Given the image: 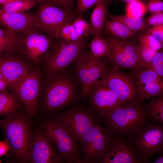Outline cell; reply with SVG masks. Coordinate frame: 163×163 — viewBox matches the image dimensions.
<instances>
[{
  "label": "cell",
  "instance_id": "cell-1",
  "mask_svg": "<svg viewBox=\"0 0 163 163\" xmlns=\"http://www.w3.org/2000/svg\"><path fill=\"white\" fill-rule=\"evenodd\" d=\"M145 106L141 101L121 105L102 118L106 127L115 136H129L149 123Z\"/></svg>",
  "mask_w": 163,
  "mask_h": 163
},
{
  "label": "cell",
  "instance_id": "cell-2",
  "mask_svg": "<svg viewBox=\"0 0 163 163\" xmlns=\"http://www.w3.org/2000/svg\"><path fill=\"white\" fill-rule=\"evenodd\" d=\"M0 127L16 159L21 162H28L34 133L27 116L18 111L1 120Z\"/></svg>",
  "mask_w": 163,
  "mask_h": 163
},
{
  "label": "cell",
  "instance_id": "cell-3",
  "mask_svg": "<svg viewBox=\"0 0 163 163\" xmlns=\"http://www.w3.org/2000/svg\"><path fill=\"white\" fill-rule=\"evenodd\" d=\"M54 40L35 26L15 35L13 54L27 62L39 64L44 60Z\"/></svg>",
  "mask_w": 163,
  "mask_h": 163
},
{
  "label": "cell",
  "instance_id": "cell-4",
  "mask_svg": "<svg viewBox=\"0 0 163 163\" xmlns=\"http://www.w3.org/2000/svg\"><path fill=\"white\" fill-rule=\"evenodd\" d=\"M42 131L63 162H82L78 141L55 117L45 121Z\"/></svg>",
  "mask_w": 163,
  "mask_h": 163
},
{
  "label": "cell",
  "instance_id": "cell-5",
  "mask_svg": "<svg viewBox=\"0 0 163 163\" xmlns=\"http://www.w3.org/2000/svg\"><path fill=\"white\" fill-rule=\"evenodd\" d=\"M87 40H54L44 61L46 74L50 75L65 71L70 65L76 62L85 50Z\"/></svg>",
  "mask_w": 163,
  "mask_h": 163
},
{
  "label": "cell",
  "instance_id": "cell-6",
  "mask_svg": "<svg viewBox=\"0 0 163 163\" xmlns=\"http://www.w3.org/2000/svg\"><path fill=\"white\" fill-rule=\"evenodd\" d=\"M129 142L135 149L140 163L150 162L155 154L163 152V126L152 121L138 132L129 136Z\"/></svg>",
  "mask_w": 163,
  "mask_h": 163
},
{
  "label": "cell",
  "instance_id": "cell-7",
  "mask_svg": "<svg viewBox=\"0 0 163 163\" xmlns=\"http://www.w3.org/2000/svg\"><path fill=\"white\" fill-rule=\"evenodd\" d=\"M96 120L80 142L83 157L82 162L101 163L115 136Z\"/></svg>",
  "mask_w": 163,
  "mask_h": 163
},
{
  "label": "cell",
  "instance_id": "cell-8",
  "mask_svg": "<svg viewBox=\"0 0 163 163\" xmlns=\"http://www.w3.org/2000/svg\"><path fill=\"white\" fill-rule=\"evenodd\" d=\"M43 97V103L48 111H53L71 103L75 94L74 82L65 71L50 75Z\"/></svg>",
  "mask_w": 163,
  "mask_h": 163
},
{
  "label": "cell",
  "instance_id": "cell-9",
  "mask_svg": "<svg viewBox=\"0 0 163 163\" xmlns=\"http://www.w3.org/2000/svg\"><path fill=\"white\" fill-rule=\"evenodd\" d=\"M38 6L34 13V26L50 37L60 27L76 17L72 9L56 6L45 0H42Z\"/></svg>",
  "mask_w": 163,
  "mask_h": 163
},
{
  "label": "cell",
  "instance_id": "cell-10",
  "mask_svg": "<svg viewBox=\"0 0 163 163\" xmlns=\"http://www.w3.org/2000/svg\"><path fill=\"white\" fill-rule=\"evenodd\" d=\"M100 80L115 93L121 105L142 102L136 81L130 73H123L110 66Z\"/></svg>",
  "mask_w": 163,
  "mask_h": 163
},
{
  "label": "cell",
  "instance_id": "cell-11",
  "mask_svg": "<svg viewBox=\"0 0 163 163\" xmlns=\"http://www.w3.org/2000/svg\"><path fill=\"white\" fill-rule=\"evenodd\" d=\"M41 76V74L37 70H30L9 86L11 92L24 105L29 116L35 115L39 110L38 97Z\"/></svg>",
  "mask_w": 163,
  "mask_h": 163
},
{
  "label": "cell",
  "instance_id": "cell-12",
  "mask_svg": "<svg viewBox=\"0 0 163 163\" xmlns=\"http://www.w3.org/2000/svg\"><path fill=\"white\" fill-rule=\"evenodd\" d=\"M76 72L80 83L81 93L87 97L91 86L101 79L110 67L107 59H96L84 50L76 62Z\"/></svg>",
  "mask_w": 163,
  "mask_h": 163
},
{
  "label": "cell",
  "instance_id": "cell-13",
  "mask_svg": "<svg viewBox=\"0 0 163 163\" xmlns=\"http://www.w3.org/2000/svg\"><path fill=\"white\" fill-rule=\"evenodd\" d=\"M87 97L100 118L104 117L121 105L115 93L100 80L91 86Z\"/></svg>",
  "mask_w": 163,
  "mask_h": 163
},
{
  "label": "cell",
  "instance_id": "cell-14",
  "mask_svg": "<svg viewBox=\"0 0 163 163\" xmlns=\"http://www.w3.org/2000/svg\"><path fill=\"white\" fill-rule=\"evenodd\" d=\"M55 117L79 141L96 120L90 113L77 107L71 108Z\"/></svg>",
  "mask_w": 163,
  "mask_h": 163
},
{
  "label": "cell",
  "instance_id": "cell-15",
  "mask_svg": "<svg viewBox=\"0 0 163 163\" xmlns=\"http://www.w3.org/2000/svg\"><path fill=\"white\" fill-rule=\"evenodd\" d=\"M28 161L33 163L63 162L40 130L34 133L30 148Z\"/></svg>",
  "mask_w": 163,
  "mask_h": 163
},
{
  "label": "cell",
  "instance_id": "cell-16",
  "mask_svg": "<svg viewBox=\"0 0 163 163\" xmlns=\"http://www.w3.org/2000/svg\"><path fill=\"white\" fill-rule=\"evenodd\" d=\"M101 163L140 162L134 147L123 136H115Z\"/></svg>",
  "mask_w": 163,
  "mask_h": 163
},
{
  "label": "cell",
  "instance_id": "cell-17",
  "mask_svg": "<svg viewBox=\"0 0 163 163\" xmlns=\"http://www.w3.org/2000/svg\"><path fill=\"white\" fill-rule=\"evenodd\" d=\"M27 63L14 54L0 56V73L10 85L30 71Z\"/></svg>",
  "mask_w": 163,
  "mask_h": 163
},
{
  "label": "cell",
  "instance_id": "cell-18",
  "mask_svg": "<svg viewBox=\"0 0 163 163\" xmlns=\"http://www.w3.org/2000/svg\"><path fill=\"white\" fill-rule=\"evenodd\" d=\"M34 13H17L0 10V27L14 35L34 26Z\"/></svg>",
  "mask_w": 163,
  "mask_h": 163
},
{
  "label": "cell",
  "instance_id": "cell-19",
  "mask_svg": "<svg viewBox=\"0 0 163 163\" xmlns=\"http://www.w3.org/2000/svg\"><path fill=\"white\" fill-rule=\"evenodd\" d=\"M103 31L106 36L119 40H131L138 33L131 30L120 22L109 18L106 20Z\"/></svg>",
  "mask_w": 163,
  "mask_h": 163
},
{
  "label": "cell",
  "instance_id": "cell-20",
  "mask_svg": "<svg viewBox=\"0 0 163 163\" xmlns=\"http://www.w3.org/2000/svg\"><path fill=\"white\" fill-rule=\"evenodd\" d=\"M90 17L91 35L101 36L107 13L106 0H101L95 5Z\"/></svg>",
  "mask_w": 163,
  "mask_h": 163
},
{
  "label": "cell",
  "instance_id": "cell-21",
  "mask_svg": "<svg viewBox=\"0 0 163 163\" xmlns=\"http://www.w3.org/2000/svg\"><path fill=\"white\" fill-rule=\"evenodd\" d=\"M112 47L110 55L107 58L110 66L131 71L141 69L138 64L129 56L117 48Z\"/></svg>",
  "mask_w": 163,
  "mask_h": 163
},
{
  "label": "cell",
  "instance_id": "cell-22",
  "mask_svg": "<svg viewBox=\"0 0 163 163\" xmlns=\"http://www.w3.org/2000/svg\"><path fill=\"white\" fill-rule=\"evenodd\" d=\"M112 46L106 38L101 36H94L90 43V55L94 58L101 59L107 58L112 49Z\"/></svg>",
  "mask_w": 163,
  "mask_h": 163
},
{
  "label": "cell",
  "instance_id": "cell-23",
  "mask_svg": "<svg viewBox=\"0 0 163 163\" xmlns=\"http://www.w3.org/2000/svg\"><path fill=\"white\" fill-rule=\"evenodd\" d=\"M19 102L11 92L0 91V116L6 117L18 111Z\"/></svg>",
  "mask_w": 163,
  "mask_h": 163
},
{
  "label": "cell",
  "instance_id": "cell-24",
  "mask_svg": "<svg viewBox=\"0 0 163 163\" xmlns=\"http://www.w3.org/2000/svg\"><path fill=\"white\" fill-rule=\"evenodd\" d=\"M72 21L64 24L60 27L51 37L54 40H60L70 42L85 39L82 38L79 35L72 23Z\"/></svg>",
  "mask_w": 163,
  "mask_h": 163
},
{
  "label": "cell",
  "instance_id": "cell-25",
  "mask_svg": "<svg viewBox=\"0 0 163 163\" xmlns=\"http://www.w3.org/2000/svg\"><path fill=\"white\" fill-rule=\"evenodd\" d=\"M108 18L119 21L131 30L139 32L146 30L145 19L142 17L134 18L126 14L122 15L110 14Z\"/></svg>",
  "mask_w": 163,
  "mask_h": 163
},
{
  "label": "cell",
  "instance_id": "cell-26",
  "mask_svg": "<svg viewBox=\"0 0 163 163\" xmlns=\"http://www.w3.org/2000/svg\"><path fill=\"white\" fill-rule=\"evenodd\" d=\"M38 4L34 0H18L1 5L0 10L9 12L25 13L38 6Z\"/></svg>",
  "mask_w": 163,
  "mask_h": 163
},
{
  "label": "cell",
  "instance_id": "cell-27",
  "mask_svg": "<svg viewBox=\"0 0 163 163\" xmlns=\"http://www.w3.org/2000/svg\"><path fill=\"white\" fill-rule=\"evenodd\" d=\"M130 73L135 79L137 88L151 83L163 82V79L149 68L131 71Z\"/></svg>",
  "mask_w": 163,
  "mask_h": 163
},
{
  "label": "cell",
  "instance_id": "cell-28",
  "mask_svg": "<svg viewBox=\"0 0 163 163\" xmlns=\"http://www.w3.org/2000/svg\"><path fill=\"white\" fill-rule=\"evenodd\" d=\"M147 113L152 121L163 122V95L150 100L146 105Z\"/></svg>",
  "mask_w": 163,
  "mask_h": 163
},
{
  "label": "cell",
  "instance_id": "cell-29",
  "mask_svg": "<svg viewBox=\"0 0 163 163\" xmlns=\"http://www.w3.org/2000/svg\"><path fill=\"white\" fill-rule=\"evenodd\" d=\"M140 100L163 95V82L151 83L138 87Z\"/></svg>",
  "mask_w": 163,
  "mask_h": 163
},
{
  "label": "cell",
  "instance_id": "cell-30",
  "mask_svg": "<svg viewBox=\"0 0 163 163\" xmlns=\"http://www.w3.org/2000/svg\"><path fill=\"white\" fill-rule=\"evenodd\" d=\"M137 49L141 69L147 68L158 51L155 50L138 43Z\"/></svg>",
  "mask_w": 163,
  "mask_h": 163
},
{
  "label": "cell",
  "instance_id": "cell-31",
  "mask_svg": "<svg viewBox=\"0 0 163 163\" xmlns=\"http://www.w3.org/2000/svg\"><path fill=\"white\" fill-rule=\"evenodd\" d=\"M126 14L134 18L142 17L147 13L146 5L139 0L128 2L126 9Z\"/></svg>",
  "mask_w": 163,
  "mask_h": 163
},
{
  "label": "cell",
  "instance_id": "cell-32",
  "mask_svg": "<svg viewBox=\"0 0 163 163\" xmlns=\"http://www.w3.org/2000/svg\"><path fill=\"white\" fill-rule=\"evenodd\" d=\"M137 36L139 43L142 45L158 51L163 48V44L145 32H141Z\"/></svg>",
  "mask_w": 163,
  "mask_h": 163
},
{
  "label": "cell",
  "instance_id": "cell-33",
  "mask_svg": "<svg viewBox=\"0 0 163 163\" xmlns=\"http://www.w3.org/2000/svg\"><path fill=\"white\" fill-rule=\"evenodd\" d=\"M72 23L79 35L82 38H88L91 35L90 23L80 16H78L72 21Z\"/></svg>",
  "mask_w": 163,
  "mask_h": 163
},
{
  "label": "cell",
  "instance_id": "cell-34",
  "mask_svg": "<svg viewBox=\"0 0 163 163\" xmlns=\"http://www.w3.org/2000/svg\"><path fill=\"white\" fill-rule=\"evenodd\" d=\"M15 46V36L0 39V56L12 54Z\"/></svg>",
  "mask_w": 163,
  "mask_h": 163
},
{
  "label": "cell",
  "instance_id": "cell-35",
  "mask_svg": "<svg viewBox=\"0 0 163 163\" xmlns=\"http://www.w3.org/2000/svg\"><path fill=\"white\" fill-rule=\"evenodd\" d=\"M147 68L154 71L160 77H163V51L159 50Z\"/></svg>",
  "mask_w": 163,
  "mask_h": 163
},
{
  "label": "cell",
  "instance_id": "cell-36",
  "mask_svg": "<svg viewBox=\"0 0 163 163\" xmlns=\"http://www.w3.org/2000/svg\"><path fill=\"white\" fill-rule=\"evenodd\" d=\"M101 0H77L75 14H77L78 16H80L95 5Z\"/></svg>",
  "mask_w": 163,
  "mask_h": 163
},
{
  "label": "cell",
  "instance_id": "cell-37",
  "mask_svg": "<svg viewBox=\"0 0 163 163\" xmlns=\"http://www.w3.org/2000/svg\"><path fill=\"white\" fill-rule=\"evenodd\" d=\"M145 24L146 30L150 27L163 24V12L152 14L145 19Z\"/></svg>",
  "mask_w": 163,
  "mask_h": 163
},
{
  "label": "cell",
  "instance_id": "cell-38",
  "mask_svg": "<svg viewBox=\"0 0 163 163\" xmlns=\"http://www.w3.org/2000/svg\"><path fill=\"white\" fill-rule=\"evenodd\" d=\"M144 32L163 44V24L150 27Z\"/></svg>",
  "mask_w": 163,
  "mask_h": 163
},
{
  "label": "cell",
  "instance_id": "cell-39",
  "mask_svg": "<svg viewBox=\"0 0 163 163\" xmlns=\"http://www.w3.org/2000/svg\"><path fill=\"white\" fill-rule=\"evenodd\" d=\"M146 6L147 11L152 14L163 12V2L161 0H150Z\"/></svg>",
  "mask_w": 163,
  "mask_h": 163
},
{
  "label": "cell",
  "instance_id": "cell-40",
  "mask_svg": "<svg viewBox=\"0 0 163 163\" xmlns=\"http://www.w3.org/2000/svg\"><path fill=\"white\" fill-rule=\"evenodd\" d=\"M56 6L72 9L74 0H45Z\"/></svg>",
  "mask_w": 163,
  "mask_h": 163
},
{
  "label": "cell",
  "instance_id": "cell-41",
  "mask_svg": "<svg viewBox=\"0 0 163 163\" xmlns=\"http://www.w3.org/2000/svg\"><path fill=\"white\" fill-rule=\"evenodd\" d=\"M10 150V146L5 139L0 141V156L6 155Z\"/></svg>",
  "mask_w": 163,
  "mask_h": 163
},
{
  "label": "cell",
  "instance_id": "cell-42",
  "mask_svg": "<svg viewBox=\"0 0 163 163\" xmlns=\"http://www.w3.org/2000/svg\"><path fill=\"white\" fill-rule=\"evenodd\" d=\"M9 85L8 82L0 73V91L7 90Z\"/></svg>",
  "mask_w": 163,
  "mask_h": 163
},
{
  "label": "cell",
  "instance_id": "cell-43",
  "mask_svg": "<svg viewBox=\"0 0 163 163\" xmlns=\"http://www.w3.org/2000/svg\"><path fill=\"white\" fill-rule=\"evenodd\" d=\"M14 35L7 30L0 27V39L14 36Z\"/></svg>",
  "mask_w": 163,
  "mask_h": 163
},
{
  "label": "cell",
  "instance_id": "cell-44",
  "mask_svg": "<svg viewBox=\"0 0 163 163\" xmlns=\"http://www.w3.org/2000/svg\"><path fill=\"white\" fill-rule=\"evenodd\" d=\"M154 163H163V153L161 154L160 155L155 161Z\"/></svg>",
  "mask_w": 163,
  "mask_h": 163
},
{
  "label": "cell",
  "instance_id": "cell-45",
  "mask_svg": "<svg viewBox=\"0 0 163 163\" xmlns=\"http://www.w3.org/2000/svg\"><path fill=\"white\" fill-rule=\"evenodd\" d=\"M8 2V0H0V5H3Z\"/></svg>",
  "mask_w": 163,
  "mask_h": 163
},
{
  "label": "cell",
  "instance_id": "cell-46",
  "mask_svg": "<svg viewBox=\"0 0 163 163\" xmlns=\"http://www.w3.org/2000/svg\"><path fill=\"white\" fill-rule=\"evenodd\" d=\"M124 0L127 2H129L133 1H134L137 0Z\"/></svg>",
  "mask_w": 163,
  "mask_h": 163
},
{
  "label": "cell",
  "instance_id": "cell-47",
  "mask_svg": "<svg viewBox=\"0 0 163 163\" xmlns=\"http://www.w3.org/2000/svg\"><path fill=\"white\" fill-rule=\"evenodd\" d=\"M35 0L37 1L39 3L41 2L42 0Z\"/></svg>",
  "mask_w": 163,
  "mask_h": 163
},
{
  "label": "cell",
  "instance_id": "cell-48",
  "mask_svg": "<svg viewBox=\"0 0 163 163\" xmlns=\"http://www.w3.org/2000/svg\"><path fill=\"white\" fill-rule=\"evenodd\" d=\"M16 0H8V2H12V1H16Z\"/></svg>",
  "mask_w": 163,
  "mask_h": 163
},
{
  "label": "cell",
  "instance_id": "cell-49",
  "mask_svg": "<svg viewBox=\"0 0 163 163\" xmlns=\"http://www.w3.org/2000/svg\"><path fill=\"white\" fill-rule=\"evenodd\" d=\"M1 162H2L1 161V160H0V163H1Z\"/></svg>",
  "mask_w": 163,
  "mask_h": 163
},
{
  "label": "cell",
  "instance_id": "cell-50",
  "mask_svg": "<svg viewBox=\"0 0 163 163\" xmlns=\"http://www.w3.org/2000/svg\"><path fill=\"white\" fill-rule=\"evenodd\" d=\"M0 121H1V120H0Z\"/></svg>",
  "mask_w": 163,
  "mask_h": 163
}]
</instances>
